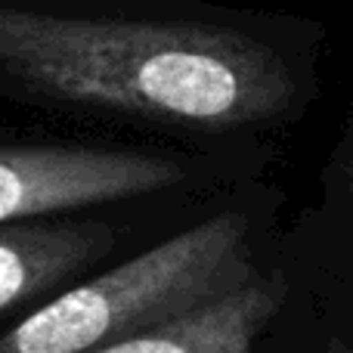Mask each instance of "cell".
Listing matches in <instances>:
<instances>
[{
	"instance_id": "cell-2",
	"label": "cell",
	"mask_w": 353,
	"mask_h": 353,
	"mask_svg": "<svg viewBox=\"0 0 353 353\" xmlns=\"http://www.w3.org/2000/svg\"><path fill=\"white\" fill-rule=\"evenodd\" d=\"M257 279L248 220L217 214L146 254L81 282L0 338V353H93L165 325Z\"/></svg>"
},
{
	"instance_id": "cell-4",
	"label": "cell",
	"mask_w": 353,
	"mask_h": 353,
	"mask_svg": "<svg viewBox=\"0 0 353 353\" xmlns=\"http://www.w3.org/2000/svg\"><path fill=\"white\" fill-rule=\"evenodd\" d=\"M279 304L282 285L257 276L211 304L93 353H251Z\"/></svg>"
},
{
	"instance_id": "cell-3",
	"label": "cell",
	"mask_w": 353,
	"mask_h": 353,
	"mask_svg": "<svg viewBox=\"0 0 353 353\" xmlns=\"http://www.w3.org/2000/svg\"><path fill=\"white\" fill-rule=\"evenodd\" d=\"M176 180L183 171L174 161L137 149L6 146L0 149V223L137 199Z\"/></svg>"
},
{
	"instance_id": "cell-5",
	"label": "cell",
	"mask_w": 353,
	"mask_h": 353,
	"mask_svg": "<svg viewBox=\"0 0 353 353\" xmlns=\"http://www.w3.org/2000/svg\"><path fill=\"white\" fill-rule=\"evenodd\" d=\"M112 245L97 223L16 220L0 223V310L56 288Z\"/></svg>"
},
{
	"instance_id": "cell-1",
	"label": "cell",
	"mask_w": 353,
	"mask_h": 353,
	"mask_svg": "<svg viewBox=\"0 0 353 353\" xmlns=\"http://www.w3.org/2000/svg\"><path fill=\"white\" fill-rule=\"evenodd\" d=\"M0 74L37 93L201 130L276 118L294 74L270 43L214 25L0 6Z\"/></svg>"
}]
</instances>
